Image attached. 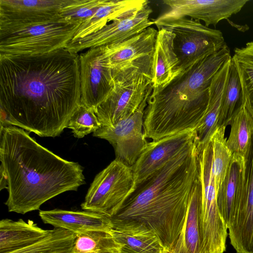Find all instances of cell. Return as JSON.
<instances>
[{"mask_svg": "<svg viewBox=\"0 0 253 253\" xmlns=\"http://www.w3.org/2000/svg\"><path fill=\"white\" fill-rule=\"evenodd\" d=\"M81 98L78 53L62 48L42 54H0V111L11 126L58 136Z\"/></svg>", "mask_w": 253, "mask_h": 253, "instance_id": "6da1fadb", "label": "cell"}, {"mask_svg": "<svg viewBox=\"0 0 253 253\" xmlns=\"http://www.w3.org/2000/svg\"><path fill=\"white\" fill-rule=\"evenodd\" d=\"M0 169L6 179L9 212L25 214L85 183L83 167L38 143L14 126L0 128Z\"/></svg>", "mask_w": 253, "mask_h": 253, "instance_id": "7a4b0ae2", "label": "cell"}, {"mask_svg": "<svg viewBox=\"0 0 253 253\" xmlns=\"http://www.w3.org/2000/svg\"><path fill=\"white\" fill-rule=\"evenodd\" d=\"M199 153L197 136L137 186L114 217L143 222L170 253L182 231L191 194L199 177Z\"/></svg>", "mask_w": 253, "mask_h": 253, "instance_id": "3957f363", "label": "cell"}, {"mask_svg": "<svg viewBox=\"0 0 253 253\" xmlns=\"http://www.w3.org/2000/svg\"><path fill=\"white\" fill-rule=\"evenodd\" d=\"M231 57L226 45L182 71L166 85L153 88L144 113L145 137L156 141L195 130L206 112L213 77Z\"/></svg>", "mask_w": 253, "mask_h": 253, "instance_id": "277c9868", "label": "cell"}, {"mask_svg": "<svg viewBox=\"0 0 253 253\" xmlns=\"http://www.w3.org/2000/svg\"><path fill=\"white\" fill-rule=\"evenodd\" d=\"M211 141L199 148V170L201 185L199 212L202 253H223L226 250L228 228L217 204V191L212 166Z\"/></svg>", "mask_w": 253, "mask_h": 253, "instance_id": "5b68a950", "label": "cell"}, {"mask_svg": "<svg viewBox=\"0 0 253 253\" xmlns=\"http://www.w3.org/2000/svg\"><path fill=\"white\" fill-rule=\"evenodd\" d=\"M158 30L163 28L174 35V48L180 72L216 53L227 44L222 33L189 17L154 20Z\"/></svg>", "mask_w": 253, "mask_h": 253, "instance_id": "8992f818", "label": "cell"}, {"mask_svg": "<svg viewBox=\"0 0 253 253\" xmlns=\"http://www.w3.org/2000/svg\"><path fill=\"white\" fill-rule=\"evenodd\" d=\"M136 188L131 168L115 159L95 177L81 205L82 209L111 218Z\"/></svg>", "mask_w": 253, "mask_h": 253, "instance_id": "52a82bcc", "label": "cell"}, {"mask_svg": "<svg viewBox=\"0 0 253 253\" xmlns=\"http://www.w3.org/2000/svg\"><path fill=\"white\" fill-rule=\"evenodd\" d=\"M158 30L148 27L123 42L102 46L105 60L114 82L141 77L152 80L151 70Z\"/></svg>", "mask_w": 253, "mask_h": 253, "instance_id": "ba28073f", "label": "cell"}, {"mask_svg": "<svg viewBox=\"0 0 253 253\" xmlns=\"http://www.w3.org/2000/svg\"><path fill=\"white\" fill-rule=\"evenodd\" d=\"M80 25L59 21L33 25L0 36V54H42L65 48Z\"/></svg>", "mask_w": 253, "mask_h": 253, "instance_id": "9c48e42d", "label": "cell"}, {"mask_svg": "<svg viewBox=\"0 0 253 253\" xmlns=\"http://www.w3.org/2000/svg\"><path fill=\"white\" fill-rule=\"evenodd\" d=\"M150 94L130 117L112 126H101L93 136L108 141L113 147L115 160L132 167L146 148L148 142L143 130V117Z\"/></svg>", "mask_w": 253, "mask_h": 253, "instance_id": "30bf717a", "label": "cell"}, {"mask_svg": "<svg viewBox=\"0 0 253 253\" xmlns=\"http://www.w3.org/2000/svg\"><path fill=\"white\" fill-rule=\"evenodd\" d=\"M227 228L237 253H253V139Z\"/></svg>", "mask_w": 253, "mask_h": 253, "instance_id": "8fae6325", "label": "cell"}, {"mask_svg": "<svg viewBox=\"0 0 253 253\" xmlns=\"http://www.w3.org/2000/svg\"><path fill=\"white\" fill-rule=\"evenodd\" d=\"M65 0H0V36L26 27L60 21Z\"/></svg>", "mask_w": 253, "mask_h": 253, "instance_id": "7c38bea8", "label": "cell"}, {"mask_svg": "<svg viewBox=\"0 0 253 253\" xmlns=\"http://www.w3.org/2000/svg\"><path fill=\"white\" fill-rule=\"evenodd\" d=\"M81 104L94 110L113 91L115 82L102 46L89 48L79 55Z\"/></svg>", "mask_w": 253, "mask_h": 253, "instance_id": "4fadbf2b", "label": "cell"}, {"mask_svg": "<svg viewBox=\"0 0 253 253\" xmlns=\"http://www.w3.org/2000/svg\"><path fill=\"white\" fill-rule=\"evenodd\" d=\"M152 90L151 81L145 77L115 82L112 93L94 110L101 126H114L131 116Z\"/></svg>", "mask_w": 253, "mask_h": 253, "instance_id": "5bb4252c", "label": "cell"}, {"mask_svg": "<svg viewBox=\"0 0 253 253\" xmlns=\"http://www.w3.org/2000/svg\"><path fill=\"white\" fill-rule=\"evenodd\" d=\"M148 3L136 12L116 19L95 33L71 41L65 48L78 53L86 48L122 42L138 35L154 24L149 19L152 9Z\"/></svg>", "mask_w": 253, "mask_h": 253, "instance_id": "9a60e30c", "label": "cell"}, {"mask_svg": "<svg viewBox=\"0 0 253 253\" xmlns=\"http://www.w3.org/2000/svg\"><path fill=\"white\" fill-rule=\"evenodd\" d=\"M248 0H165L169 9L155 19L169 20L189 17L202 21L209 27L238 13Z\"/></svg>", "mask_w": 253, "mask_h": 253, "instance_id": "2e32d148", "label": "cell"}, {"mask_svg": "<svg viewBox=\"0 0 253 253\" xmlns=\"http://www.w3.org/2000/svg\"><path fill=\"white\" fill-rule=\"evenodd\" d=\"M197 136L195 129L187 130L148 142L131 167L136 187L164 166Z\"/></svg>", "mask_w": 253, "mask_h": 253, "instance_id": "e0dca14e", "label": "cell"}, {"mask_svg": "<svg viewBox=\"0 0 253 253\" xmlns=\"http://www.w3.org/2000/svg\"><path fill=\"white\" fill-rule=\"evenodd\" d=\"M111 233L122 246L121 253H169L157 234L142 222L110 218Z\"/></svg>", "mask_w": 253, "mask_h": 253, "instance_id": "ac0fdd59", "label": "cell"}, {"mask_svg": "<svg viewBox=\"0 0 253 253\" xmlns=\"http://www.w3.org/2000/svg\"><path fill=\"white\" fill-rule=\"evenodd\" d=\"M43 223L54 228L68 230L75 235L90 230L111 231L110 217L89 211H73L61 209L40 211Z\"/></svg>", "mask_w": 253, "mask_h": 253, "instance_id": "d6986e66", "label": "cell"}, {"mask_svg": "<svg viewBox=\"0 0 253 253\" xmlns=\"http://www.w3.org/2000/svg\"><path fill=\"white\" fill-rule=\"evenodd\" d=\"M158 31L151 70L153 88L166 85L181 73L174 48V34L163 28Z\"/></svg>", "mask_w": 253, "mask_h": 253, "instance_id": "ffe728a7", "label": "cell"}, {"mask_svg": "<svg viewBox=\"0 0 253 253\" xmlns=\"http://www.w3.org/2000/svg\"><path fill=\"white\" fill-rule=\"evenodd\" d=\"M231 58L224 64L211 81L206 112L195 129L199 148L204 147L211 141L218 127L222 100L231 64Z\"/></svg>", "mask_w": 253, "mask_h": 253, "instance_id": "44dd1931", "label": "cell"}, {"mask_svg": "<svg viewBox=\"0 0 253 253\" xmlns=\"http://www.w3.org/2000/svg\"><path fill=\"white\" fill-rule=\"evenodd\" d=\"M51 231L40 227L30 220L2 219L0 221V253H9L29 246L48 236Z\"/></svg>", "mask_w": 253, "mask_h": 253, "instance_id": "7402d4cb", "label": "cell"}, {"mask_svg": "<svg viewBox=\"0 0 253 253\" xmlns=\"http://www.w3.org/2000/svg\"><path fill=\"white\" fill-rule=\"evenodd\" d=\"M148 2L145 0H106L92 16L80 25L72 40L87 36L110 22L133 14Z\"/></svg>", "mask_w": 253, "mask_h": 253, "instance_id": "603a6c76", "label": "cell"}, {"mask_svg": "<svg viewBox=\"0 0 253 253\" xmlns=\"http://www.w3.org/2000/svg\"><path fill=\"white\" fill-rule=\"evenodd\" d=\"M201 199V185L199 177L191 194L182 231L170 253H202L199 225Z\"/></svg>", "mask_w": 253, "mask_h": 253, "instance_id": "cb8c5ba5", "label": "cell"}, {"mask_svg": "<svg viewBox=\"0 0 253 253\" xmlns=\"http://www.w3.org/2000/svg\"><path fill=\"white\" fill-rule=\"evenodd\" d=\"M246 163L244 158L232 154L226 176L217 191L218 208L227 226L242 184Z\"/></svg>", "mask_w": 253, "mask_h": 253, "instance_id": "d4e9b609", "label": "cell"}, {"mask_svg": "<svg viewBox=\"0 0 253 253\" xmlns=\"http://www.w3.org/2000/svg\"><path fill=\"white\" fill-rule=\"evenodd\" d=\"M226 144L232 154L248 158L253 139V118L242 105L235 112Z\"/></svg>", "mask_w": 253, "mask_h": 253, "instance_id": "484cf974", "label": "cell"}, {"mask_svg": "<svg viewBox=\"0 0 253 253\" xmlns=\"http://www.w3.org/2000/svg\"><path fill=\"white\" fill-rule=\"evenodd\" d=\"M232 60L241 82L243 105L253 118V41L236 48Z\"/></svg>", "mask_w": 253, "mask_h": 253, "instance_id": "4316f807", "label": "cell"}, {"mask_svg": "<svg viewBox=\"0 0 253 253\" xmlns=\"http://www.w3.org/2000/svg\"><path fill=\"white\" fill-rule=\"evenodd\" d=\"M111 231L90 230L76 235L71 253H121Z\"/></svg>", "mask_w": 253, "mask_h": 253, "instance_id": "83f0119b", "label": "cell"}, {"mask_svg": "<svg viewBox=\"0 0 253 253\" xmlns=\"http://www.w3.org/2000/svg\"><path fill=\"white\" fill-rule=\"evenodd\" d=\"M242 105L241 82L237 71L232 60L223 95L218 127H226L230 125L236 111Z\"/></svg>", "mask_w": 253, "mask_h": 253, "instance_id": "f1b7e54d", "label": "cell"}, {"mask_svg": "<svg viewBox=\"0 0 253 253\" xmlns=\"http://www.w3.org/2000/svg\"><path fill=\"white\" fill-rule=\"evenodd\" d=\"M76 235L54 228L46 237L25 248L9 253H71Z\"/></svg>", "mask_w": 253, "mask_h": 253, "instance_id": "f546056e", "label": "cell"}, {"mask_svg": "<svg viewBox=\"0 0 253 253\" xmlns=\"http://www.w3.org/2000/svg\"><path fill=\"white\" fill-rule=\"evenodd\" d=\"M226 127H218L211 139L212 148V169L216 191L226 176L232 157L226 144Z\"/></svg>", "mask_w": 253, "mask_h": 253, "instance_id": "4dcf8cb0", "label": "cell"}, {"mask_svg": "<svg viewBox=\"0 0 253 253\" xmlns=\"http://www.w3.org/2000/svg\"><path fill=\"white\" fill-rule=\"evenodd\" d=\"M106 0H65L59 13L60 22L81 25L91 16Z\"/></svg>", "mask_w": 253, "mask_h": 253, "instance_id": "1f68e13d", "label": "cell"}, {"mask_svg": "<svg viewBox=\"0 0 253 253\" xmlns=\"http://www.w3.org/2000/svg\"><path fill=\"white\" fill-rule=\"evenodd\" d=\"M101 126L94 110L81 104L70 118L67 127L72 129L75 137L81 138Z\"/></svg>", "mask_w": 253, "mask_h": 253, "instance_id": "d6a6232c", "label": "cell"}]
</instances>
